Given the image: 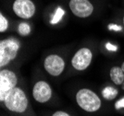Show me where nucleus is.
<instances>
[{"label": "nucleus", "mask_w": 124, "mask_h": 116, "mask_svg": "<svg viewBox=\"0 0 124 116\" xmlns=\"http://www.w3.org/2000/svg\"><path fill=\"white\" fill-rule=\"evenodd\" d=\"M6 109L13 114L23 115L31 111L30 101L26 92L21 87H16L4 101Z\"/></svg>", "instance_id": "nucleus-1"}, {"label": "nucleus", "mask_w": 124, "mask_h": 116, "mask_svg": "<svg viewBox=\"0 0 124 116\" xmlns=\"http://www.w3.org/2000/svg\"><path fill=\"white\" fill-rule=\"evenodd\" d=\"M75 101L77 105L86 112H96L102 107V101L96 92L91 89L83 88L76 92Z\"/></svg>", "instance_id": "nucleus-2"}, {"label": "nucleus", "mask_w": 124, "mask_h": 116, "mask_svg": "<svg viewBox=\"0 0 124 116\" xmlns=\"http://www.w3.org/2000/svg\"><path fill=\"white\" fill-rule=\"evenodd\" d=\"M21 47V42L16 37H8L0 41V67L4 68L16 59Z\"/></svg>", "instance_id": "nucleus-3"}, {"label": "nucleus", "mask_w": 124, "mask_h": 116, "mask_svg": "<svg viewBox=\"0 0 124 116\" xmlns=\"http://www.w3.org/2000/svg\"><path fill=\"white\" fill-rule=\"evenodd\" d=\"M19 78L14 71L2 68L0 71V101L3 103L7 96L18 87Z\"/></svg>", "instance_id": "nucleus-4"}, {"label": "nucleus", "mask_w": 124, "mask_h": 116, "mask_svg": "<svg viewBox=\"0 0 124 116\" xmlns=\"http://www.w3.org/2000/svg\"><path fill=\"white\" fill-rule=\"evenodd\" d=\"M93 51L89 47H82L72 56L70 63L71 66L76 71H84L86 70L93 61Z\"/></svg>", "instance_id": "nucleus-5"}, {"label": "nucleus", "mask_w": 124, "mask_h": 116, "mask_svg": "<svg viewBox=\"0 0 124 116\" xmlns=\"http://www.w3.org/2000/svg\"><path fill=\"white\" fill-rule=\"evenodd\" d=\"M65 67L64 58L57 54H50L44 60V68L51 76H59L64 72Z\"/></svg>", "instance_id": "nucleus-6"}, {"label": "nucleus", "mask_w": 124, "mask_h": 116, "mask_svg": "<svg viewBox=\"0 0 124 116\" xmlns=\"http://www.w3.org/2000/svg\"><path fill=\"white\" fill-rule=\"evenodd\" d=\"M12 11L21 20H30L36 13V5L32 0H14Z\"/></svg>", "instance_id": "nucleus-7"}, {"label": "nucleus", "mask_w": 124, "mask_h": 116, "mask_svg": "<svg viewBox=\"0 0 124 116\" xmlns=\"http://www.w3.org/2000/svg\"><path fill=\"white\" fill-rule=\"evenodd\" d=\"M69 8L75 17L86 19L93 13L94 6L90 0H70Z\"/></svg>", "instance_id": "nucleus-8"}, {"label": "nucleus", "mask_w": 124, "mask_h": 116, "mask_svg": "<svg viewBox=\"0 0 124 116\" xmlns=\"http://www.w3.org/2000/svg\"><path fill=\"white\" fill-rule=\"evenodd\" d=\"M33 100L38 103H46L53 96V89L51 85L45 80H39L33 85L31 89Z\"/></svg>", "instance_id": "nucleus-9"}, {"label": "nucleus", "mask_w": 124, "mask_h": 116, "mask_svg": "<svg viewBox=\"0 0 124 116\" xmlns=\"http://www.w3.org/2000/svg\"><path fill=\"white\" fill-rule=\"evenodd\" d=\"M109 77L117 86H121L124 83V71L121 66H114L109 70Z\"/></svg>", "instance_id": "nucleus-10"}, {"label": "nucleus", "mask_w": 124, "mask_h": 116, "mask_svg": "<svg viewBox=\"0 0 124 116\" xmlns=\"http://www.w3.org/2000/svg\"><path fill=\"white\" fill-rule=\"evenodd\" d=\"M17 31L19 33V35L21 37H26L29 36L31 32V27L29 22L27 21H21L18 24V29Z\"/></svg>", "instance_id": "nucleus-11"}, {"label": "nucleus", "mask_w": 124, "mask_h": 116, "mask_svg": "<svg viewBox=\"0 0 124 116\" xmlns=\"http://www.w3.org/2000/svg\"><path fill=\"white\" fill-rule=\"evenodd\" d=\"M117 95H118V90L115 88L108 87L105 89H103V96L108 101H111V100L115 99Z\"/></svg>", "instance_id": "nucleus-12"}, {"label": "nucleus", "mask_w": 124, "mask_h": 116, "mask_svg": "<svg viewBox=\"0 0 124 116\" xmlns=\"http://www.w3.org/2000/svg\"><path fill=\"white\" fill-rule=\"evenodd\" d=\"M8 29V20L6 18V16L1 12L0 13V31L1 33H4Z\"/></svg>", "instance_id": "nucleus-13"}, {"label": "nucleus", "mask_w": 124, "mask_h": 116, "mask_svg": "<svg viewBox=\"0 0 124 116\" xmlns=\"http://www.w3.org/2000/svg\"><path fill=\"white\" fill-rule=\"evenodd\" d=\"M51 116H72L65 111H56Z\"/></svg>", "instance_id": "nucleus-14"}, {"label": "nucleus", "mask_w": 124, "mask_h": 116, "mask_svg": "<svg viewBox=\"0 0 124 116\" xmlns=\"http://www.w3.org/2000/svg\"><path fill=\"white\" fill-rule=\"evenodd\" d=\"M107 48H108V50H111V51L117 50V47H116V46H112V44H110V43H108V44H107Z\"/></svg>", "instance_id": "nucleus-15"}, {"label": "nucleus", "mask_w": 124, "mask_h": 116, "mask_svg": "<svg viewBox=\"0 0 124 116\" xmlns=\"http://www.w3.org/2000/svg\"><path fill=\"white\" fill-rule=\"evenodd\" d=\"M121 67H122V69H123V71H124V62H122V64H121ZM121 87H122V89H124V83L121 85Z\"/></svg>", "instance_id": "nucleus-16"}, {"label": "nucleus", "mask_w": 124, "mask_h": 116, "mask_svg": "<svg viewBox=\"0 0 124 116\" xmlns=\"http://www.w3.org/2000/svg\"><path fill=\"white\" fill-rule=\"evenodd\" d=\"M122 24H123V26H124V15H123V17H122Z\"/></svg>", "instance_id": "nucleus-17"}]
</instances>
